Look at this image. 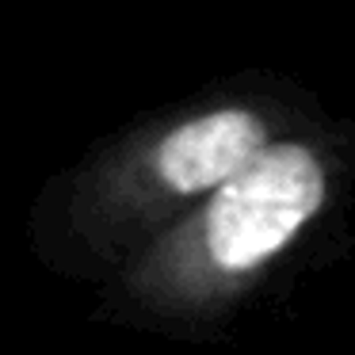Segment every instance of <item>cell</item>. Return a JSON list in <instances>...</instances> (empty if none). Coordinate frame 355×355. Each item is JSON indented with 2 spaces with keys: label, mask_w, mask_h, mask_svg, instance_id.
Segmentation results:
<instances>
[{
  "label": "cell",
  "mask_w": 355,
  "mask_h": 355,
  "mask_svg": "<svg viewBox=\"0 0 355 355\" xmlns=\"http://www.w3.org/2000/svg\"><path fill=\"white\" fill-rule=\"evenodd\" d=\"M263 149L268 134L260 119H252L248 111H214L172 130L157 153V168L168 187L191 195L207 187H225Z\"/></svg>",
  "instance_id": "obj_2"
},
{
  "label": "cell",
  "mask_w": 355,
  "mask_h": 355,
  "mask_svg": "<svg viewBox=\"0 0 355 355\" xmlns=\"http://www.w3.org/2000/svg\"><path fill=\"white\" fill-rule=\"evenodd\" d=\"M324 199V176L302 146H268L207 210V245L222 268L245 271L275 256Z\"/></svg>",
  "instance_id": "obj_1"
}]
</instances>
